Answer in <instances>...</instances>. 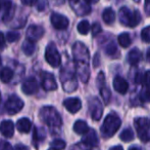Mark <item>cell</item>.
Masks as SVG:
<instances>
[{"label": "cell", "instance_id": "cell-35", "mask_svg": "<svg viewBox=\"0 0 150 150\" xmlns=\"http://www.w3.org/2000/svg\"><path fill=\"white\" fill-rule=\"evenodd\" d=\"M101 26L100 24H98V23H94V24L92 25V35L93 36H97L98 34H100L101 32Z\"/></svg>", "mask_w": 150, "mask_h": 150}, {"label": "cell", "instance_id": "cell-29", "mask_svg": "<svg viewBox=\"0 0 150 150\" xmlns=\"http://www.w3.org/2000/svg\"><path fill=\"white\" fill-rule=\"evenodd\" d=\"M77 29H78V31H79L80 34H82V35L88 34V32H89V30H90V24H89V22H88L87 20L81 21V22H80L79 24H78Z\"/></svg>", "mask_w": 150, "mask_h": 150}, {"label": "cell", "instance_id": "cell-14", "mask_svg": "<svg viewBox=\"0 0 150 150\" xmlns=\"http://www.w3.org/2000/svg\"><path fill=\"white\" fill-rule=\"evenodd\" d=\"M63 105L71 113H77L82 108V102L79 98H69L64 100Z\"/></svg>", "mask_w": 150, "mask_h": 150}, {"label": "cell", "instance_id": "cell-12", "mask_svg": "<svg viewBox=\"0 0 150 150\" xmlns=\"http://www.w3.org/2000/svg\"><path fill=\"white\" fill-rule=\"evenodd\" d=\"M41 85L45 90H55L57 88L55 78L49 72H43L41 74Z\"/></svg>", "mask_w": 150, "mask_h": 150}, {"label": "cell", "instance_id": "cell-26", "mask_svg": "<svg viewBox=\"0 0 150 150\" xmlns=\"http://www.w3.org/2000/svg\"><path fill=\"white\" fill-rule=\"evenodd\" d=\"M23 52H24L25 55H27V56H32V55L34 54V52H35V42L33 41H30V40L27 39L26 41L23 43Z\"/></svg>", "mask_w": 150, "mask_h": 150}, {"label": "cell", "instance_id": "cell-25", "mask_svg": "<svg viewBox=\"0 0 150 150\" xmlns=\"http://www.w3.org/2000/svg\"><path fill=\"white\" fill-rule=\"evenodd\" d=\"M102 19L106 24H111V23L115 22V12L111 8H106L104 9L102 14Z\"/></svg>", "mask_w": 150, "mask_h": 150}, {"label": "cell", "instance_id": "cell-13", "mask_svg": "<svg viewBox=\"0 0 150 150\" xmlns=\"http://www.w3.org/2000/svg\"><path fill=\"white\" fill-rule=\"evenodd\" d=\"M23 92L26 95H35L39 90V84L35 77H29L23 82L22 85Z\"/></svg>", "mask_w": 150, "mask_h": 150}, {"label": "cell", "instance_id": "cell-11", "mask_svg": "<svg viewBox=\"0 0 150 150\" xmlns=\"http://www.w3.org/2000/svg\"><path fill=\"white\" fill-rule=\"evenodd\" d=\"M44 28L42 26H38V25H31L28 28L26 33V37L28 40L33 42L38 41L39 39H41L44 35Z\"/></svg>", "mask_w": 150, "mask_h": 150}, {"label": "cell", "instance_id": "cell-52", "mask_svg": "<svg viewBox=\"0 0 150 150\" xmlns=\"http://www.w3.org/2000/svg\"><path fill=\"white\" fill-rule=\"evenodd\" d=\"M49 150H55V149H53V148H50Z\"/></svg>", "mask_w": 150, "mask_h": 150}, {"label": "cell", "instance_id": "cell-20", "mask_svg": "<svg viewBox=\"0 0 150 150\" xmlns=\"http://www.w3.org/2000/svg\"><path fill=\"white\" fill-rule=\"evenodd\" d=\"M144 82H145V90L141 94V100L142 101H150V70L147 71L144 75Z\"/></svg>", "mask_w": 150, "mask_h": 150}, {"label": "cell", "instance_id": "cell-18", "mask_svg": "<svg viewBox=\"0 0 150 150\" xmlns=\"http://www.w3.org/2000/svg\"><path fill=\"white\" fill-rule=\"evenodd\" d=\"M31 128H32V122L29 118L27 117H24V118H21V119L18 120L16 122V128H18V132L21 133H29L31 131Z\"/></svg>", "mask_w": 150, "mask_h": 150}, {"label": "cell", "instance_id": "cell-2", "mask_svg": "<svg viewBox=\"0 0 150 150\" xmlns=\"http://www.w3.org/2000/svg\"><path fill=\"white\" fill-rule=\"evenodd\" d=\"M40 118L50 128H59L62 123L61 117L54 107L45 106L40 110Z\"/></svg>", "mask_w": 150, "mask_h": 150}, {"label": "cell", "instance_id": "cell-47", "mask_svg": "<svg viewBox=\"0 0 150 150\" xmlns=\"http://www.w3.org/2000/svg\"><path fill=\"white\" fill-rule=\"evenodd\" d=\"M146 57H147V61L148 62H150V48L148 50H147V55H146Z\"/></svg>", "mask_w": 150, "mask_h": 150}, {"label": "cell", "instance_id": "cell-17", "mask_svg": "<svg viewBox=\"0 0 150 150\" xmlns=\"http://www.w3.org/2000/svg\"><path fill=\"white\" fill-rule=\"evenodd\" d=\"M0 133L6 138H11L14 133V124L11 120H3L0 123Z\"/></svg>", "mask_w": 150, "mask_h": 150}, {"label": "cell", "instance_id": "cell-40", "mask_svg": "<svg viewBox=\"0 0 150 150\" xmlns=\"http://www.w3.org/2000/svg\"><path fill=\"white\" fill-rule=\"evenodd\" d=\"M5 46V36L2 32H0V48H3Z\"/></svg>", "mask_w": 150, "mask_h": 150}, {"label": "cell", "instance_id": "cell-44", "mask_svg": "<svg viewBox=\"0 0 150 150\" xmlns=\"http://www.w3.org/2000/svg\"><path fill=\"white\" fill-rule=\"evenodd\" d=\"M84 1H85L86 3H88V4H94V3H97L99 0H84Z\"/></svg>", "mask_w": 150, "mask_h": 150}, {"label": "cell", "instance_id": "cell-48", "mask_svg": "<svg viewBox=\"0 0 150 150\" xmlns=\"http://www.w3.org/2000/svg\"><path fill=\"white\" fill-rule=\"evenodd\" d=\"M69 1H71V4H75V3H78V2H79V0H69Z\"/></svg>", "mask_w": 150, "mask_h": 150}, {"label": "cell", "instance_id": "cell-42", "mask_svg": "<svg viewBox=\"0 0 150 150\" xmlns=\"http://www.w3.org/2000/svg\"><path fill=\"white\" fill-rule=\"evenodd\" d=\"M99 65V55L96 54L94 57V67H98Z\"/></svg>", "mask_w": 150, "mask_h": 150}, {"label": "cell", "instance_id": "cell-24", "mask_svg": "<svg viewBox=\"0 0 150 150\" xmlns=\"http://www.w3.org/2000/svg\"><path fill=\"white\" fill-rule=\"evenodd\" d=\"M71 5L74 6V9H75V11L77 12L78 14H80V16H85V14H89L90 12V7L88 5H86V4H83L81 3V2H78V3H75V4H71Z\"/></svg>", "mask_w": 150, "mask_h": 150}, {"label": "cell", "instance_id": "cell-32", "mask_svg": "<svg viewBox=\"0 0 150 150\" xmlns=\"http://www.w3.org/2000/svg\"><path fill=\"white\" fill-rule=\"evenodd\" d=\"M20 37H21L20 33L14 32V31H9V32L6 34V40H7L8 42H10V43L18 41V40L20 39Z\"/></svg>", "mask_w": 150, "mask_h": 150}, {"label": "cell", "instance_id": "cell-1", "mask_svg": "<svg viewBox=\"0 0 150 150\" xmlns=\"http://www.w3.org/2000/svg\"><path fill=\"white\" fill-rule=\"evenodd\" d=\"M73 55L76 64V72L83 82H87L90 76L89 52L87 46L82 42H76L73 46Z\"/></svg>", "mask_w": 150, "mask_h": 150}, {"label": "cell", "instance_id": "cell-49", "mask_svg": "<svg viewBox=\"0 0 150 150\" xmlns=\"http://www.w3.org/2000/svg\"><path fill=\"white\" fill-rule=\"evenodd\" d=\"M129 150H139V149L137 148V147H132V148H130Z\"/></svg>", "mask_w": 150, "mask_h": 150}, {"label": "cell", "instance_id": "cell-46", "mask_svg": "<svg viewBox=\"0 0 150 150\" xmlns=\"http://www.w3.org/2000/svg\"><path fill=\"white\" fill-rule=\"evenodd\" d=\"M7 1V0H0V9H2V7H3L4 3Z\"/></svg>", "mask_w": 150, "mask_h": 150}, {"label": "cell", "instance_id": "cell-27", "mask_svg": "<svg viewBox=\"0 0 150 150\" xmlns=\"http://www.w3.org/2000/svg\"><path fill=\"white\" fill-rule=\"evenodd\" d=\"M117 41H119L120 45L122 46V47H129L131 45V43H132L131 36L128 33H122V34H120L119 37H117Z\"/></svg>", "mask_w": 150, "mask_h": 150}, {"label": "cell", "instance_id": "cell-36", "mask_svg": "<svg viewBox=\"0 0 150 150\" xmlns=\"http://www.w3.org/2000/svg\"><path fill=\"white\" fill-rule=\"evenodd\" d=\"M0 150H13V148L7 141L0 140Z\"/></svg>", "mask_w": 150, "mask_h": 150}, {"label": "cell", "instance_id": "cell-15", "mask_svg": "<svg viewBox=\"0 0 150 150\" xmlns=\"http://www.w3.org/2000/svg\"><path fill=\"white\" fill-rule=\"evenodd\" d=\"M82 143L86 147H94L98 144V137L96 135V132L94 130H89L87 134L84 135L82 139Z\"/></svg>", "mask_w": 150, "mask_h": 150}, {"label": "cell", "instance_id": "cell-45", "mask_svg": "<svg viewBox=\"0 0 150 150\" xmlns=\"http://www.w3.org/2000/svg\"><path fill=\"white\" fill-rule=\"evenodd\" d=\"M109 150H124V149H122V147L120 146V145H117V146L112 147V148H110Z\"/></svg>", "mask_w": 150, "mask_h": 150}, {"label": "cell", "instance_id": "cell-6", "mask_svg": "<svg viewBox=\"0 0 150 150\" xmlns=\"http://www.w3.org/2000/svg\"><path fill=\"white\" fill-rule=\"evenodd\" d=\"M135 128L137 131L139 139L143 142L150 141V121L145 117H139L135 119Z\"/></svg>", "mask_w": 150, "mask_h": 150}, {"label": "cell", "instance_id": "cell-38", "mask_svg": "<svg viewBox=\"0 0 150 150\" xmlns=\"http://www.w3.org/2000/svg\"><path fill=\"white\" fill-rule=\"evenodd\" d=\"M22 3L24 5H27V6H33L37 3V0H21Z\"/></svg>", "mask_w": 150, "mask_h": 150}, {"label": "cell", "instance_id": "cell-43", "mask_svg": "<svg viewBox=\"0 0 150 150\" xmlns=\"http://www.w3.org/2000/svg\"><path fill=\"white\" fill-rule=\"evenodd\" d=\"M51 2L54 5H61L64 3V0H51Z\"/></svg>", "mask_w": 150, "mask_h": 150}, {"label": "cell", "instance_id": "cell-8", "mask_svg": "<svg viewBox=\"0 0 150 150\" xmlns=\"http://www.w3.org/2000/svg\"><path fill=\"white\" fill-rule=\"evenodd\" d=\"M24 107V102L18 96H11L7 99L5 103V111L9 115L18 113Z\"/></svg>", "mask_w": 150, "mask_h": 150}, {"label": "cell", "instance_id": "cell-16", "mask_svg": "<svg viewBox=\"0 0 150 150\" xmlns=\"http://www.w3.org/2000/svg\"><path fill=\"white\" fill-rule=\"evenodd\" d=\"M113 88L117 93L125 95L129 90V83L125 78L120 77V76H117L113 79Z\"/></svg>", "mask_w": 150, "mask_h": 150}, {"label": "cell", "instance_id": "cell-28", "mask_svg": "<svg viewBox=\"0 0 150 150\" xmlns=\"http://www.w3.org/2000/svg\"><path fill=\"white\" fill-rule=\"evenodd\" d=\"M120 138L122 141L124 142H131V141L134 139V133H133L132 128H125L120 135Z\"/></svg>", "mask_w": 150, "mask_h": 150}, {"label": "cell", "instance_id": "cell-33", "mask_svg": "<svg viewBox=\"0 0 150 150\" xmlns=\"http://www.w3.org/2000/svg\"><path fill=\"white\" fill-rule=\"evenodd\" d=\"M100 94H101V97L103 98V100H104L105 104H107V103L109 102V100H110V92H109V88H105V86L101 88Z\"/></svg>", "mask_w": 150, "mask_h": 150}, {"label": "cell", "instance_id": "cell-51", "mask_svg": "<svg viewBox=\"0 0 150 150\" xmlns=\"http://www.w3.org/2000/svg\"><path fill=\"white\" fill-rule=\"evenodd\" d=\"M0 101H1V93H0Z\"/></svg>", "mask_w": 150, "mask_h": 150}, {"label": "cell", "instance_id": "cell-21", "mask_svg": "<svg viewBox=\"0 0 150 150\" xmlns=\"http://www.w3.org/2000/svg\"><path fill=\"white\" fill-rule=\"evenodd\" d=\"M141 52L138 50V48H133L129 52L128 54V62L130 63L131 65H137L141 60Z\"/></svg>", "mask_w": 150, "mask_h": 150}, {"label": "cell", "instance_id": "cell-31", "mask_svg": "<svg viewBox=\"0 0 150 150\" xmlns=\"http://www.w3.org/2000/svg\"><path fill=\"white\" fill-rule=\"evenodd\" d=\"M117 44L113 41H111V42H109L106 45V47H105V54L108 55V56H115V52H117Z\"/></svg>", "mask_w": 150, "mask_h": 150}, {"label": "cell", "instance_id": "cell-37", "mask_svg": "<svg viewBox=\"0 0 150 150\" xmlns=\"http://www.w3.org/2000/svg\"><path fill=\"white\" fill-rule=\"evenodd\" d=\"M97 85L99 86V88L104 86V74H103V72L99 73L98 77H97Z\"/></svg>", "mask_w": 150, "mask_h": 150}, {"label": "cell", "instance_id": "cell-34", "mask_svg": "<svg viewBox=\"0 0 150 150\" xmlns=\"http://www.w3.org/2000/svg\"><path fill=\"white\" fill-rule=\"evenodd\" d=\"M141 38L144 42H150V26L145 27L141 32Z\"/></svg>", "mask_w": 150, "mask_h": 150}, {"label": "cell", "instance_id": "cell-19", "mask_svg": "<svg viewBox=\"0 0 150 150\" xmlns=\"http://www.w3.org/2000/svg\"><path fill=\"white\" fill-rule=\"evenodd\" d=\"M3 21L4 22H8L10 21L14 16V9L13 6H12V2L11 1H6L4 3L3 7Z\"/></svg>", "mask_w": 150, "mask_h": 150}, {"label": "cell", "instance_id": "cell-50", "mask_svg": "<svg viewBox=\"0 0 150 150\" xmlns=\"http://www.w3.org/2000/svg\"><path fill=\"white\" fill-rule=\"evenodd\" d=\"M1 63H2L1 62V57H0V67H1Z\"/></svg>", "mask_w": 150, "mask_h": 150}, {"label": "cell", "instance_id": "cell-3", "mask_svg": "<svg viewBox=\"0 0 150 150\" xmlns=\"http://www.w3.org/2000/svg\"><path fill=\"white\" fill-rule=\"evenodd\" d=\"M120 124H122L120 118L117 114H108L105 117L104 121L102 123V126H101V134H102V136L104 138H110V137H112L117 132Z\"/></svg>", "mask_w": 150, "mask_h": 150}, {"label": "cell", "instance_id": "cell-30", "mask_svg": "<svg viewBox=\"0 0 150 150\" xmlns=\"http://www.w3.org/2000/svg\"><path fill=\"white\" fill-rule=\"evenodd\" d=\"M50 146H51V148L55 150H62L65 148V142L63 140H60V139H55L51 142Z\"/></svg>", "mask_w": 150, "mask_h": 150}, {"label": "cell", "instance_id": "cell-23", "mask_svg": "<svg viewBox=\"0 0 150 150\" xmlns=\"http://www.w3.org/2000/svg\"><path fill=\"white\" fill-rule=\"evenodd\" d=\"M13 78V71L9 67H4L0 70V80L4 83H8Z\"/></svg>", "mask_w": 150, "mask_h": 150}, {"label": "cell", "instance_id": "cell-10", "mask_svg": "<svg viewBox=\"0 0 150 150\" xmlns=\"http://www.w3.org/2000/svg\"><path fill=\"white\" fill-rule=\"evenodd\" d=\"M50 21H51L52 26L57 30H65L69 27V19L67 17L62 16L57 12H53L50 17Z\"/></svg>", "mask_w": 150, "mask_h": 150}, {"label": "cell", "instance_id": "cell-5", "mask_svg": "<svg viewBox=\"0 0 150 150\" xmlns=\"http://www.w3.org/2000/svg\"><path fill=\"white\" fill-rule=\"evenodd\" d=\"M60 80L62 83L63 90L67 93H71L77 88V78L75 75V71L71 66H67L65 68H62L60 72Z\"/></svg>", "mask_w": 150, "mask_h": 150}, {"label": "cell", "instance_id": "cell-7", "mask_svg": "<svg viewBox=\"0 0 150 150\" xmlns=\"http://www.w3.org/2000/svg\"><path fill=\"white\" fill-rule=\"evenodd\" d=\"M45 59L47 63L53 68H56L60 65L61 63V57L56 48L55 44L53 42H50L47 45L45 50Z\"/></svg>", "mask_w": 150, "mask_h": 150}, {"label": "cell", "instance_id": "cell-41", "mask_svg": "<svg viewBox=\"0 0 150 150\" xmlns=\"http://www.w3.org/2000/svg\"><path fill=\"white\" fill-rule=\"evenodd\" d=\"M14 150H28V147L23 144H16L14 147Z\"/></svg>", "mask_w": 150, "mask_h": 150}, {"label": "cell", "instance_id": "cell-53", "mask_svg": "<svg viewBox=\"0 0 150 150\" xmlns=\"http://www.w3.org/2000/svg\"><path fill=\"white\" fill-rule=\"evenodd\" d=\"M135 1H136V2H138V1H139V0H135Z\"/></svg>", "mask_w": 150, "mask_h": 150}, {"label": "cell", "instance_id": "cell-4", "mask_svg": "<svg viewBox=\"0 0 150 150\" xmlns=\"http://www.w3.org/2000/svg\"><path fill=\"white\" fill-rule=\"evenodd\" d=\"M119 20L122 25L128 27H136L140 23L141 16L138 10H130L128 7H122L119 11Z\"/></svg>", "mask_w": 150, "mask_h": 150}, {"label": "cell", "instance_id": "cell-9", "mask_svg": "<svg viewBox=\"0 0 150 150\" xmlns=\"http://www.w3.org/2000/svg\"><path fill=\"white\" fill-rule=\"evenodd\" d=\"M89 111L91 117L94 120H99L101 118L103 113V107L97 98H91L89 100Z\"/></svg>", "mask_w": 150, "mask_h": 150}, {"label": "cell", "instance_id": "cell-39", "mask_svg": "<svg viewBox=\"0 0 150 150\" xmlns=\"http://www.w3.org/2000/svg\"><path fill=\"white\" fill-rule=\"evenodd\" d=\"M144 10L147 16H150V0H145L144 4Z\"/></svg>", "mask_w": 150, "mask_h": 150}, {"label": "cell", "instance_id": "cell-22", "mask_svg": "<svg viewBox=\"0 0 150 150\" xmlns=\"http://www.w3.org/2000/svg\"><path fill=\"white\" fill-rule=\"evenodd\" d=\"M74 131L79 135H85L89 132V126L84 120H77L74 124Z\"/></svg>", "mask_w": 150, "mask_h": 150}]
</instances>
